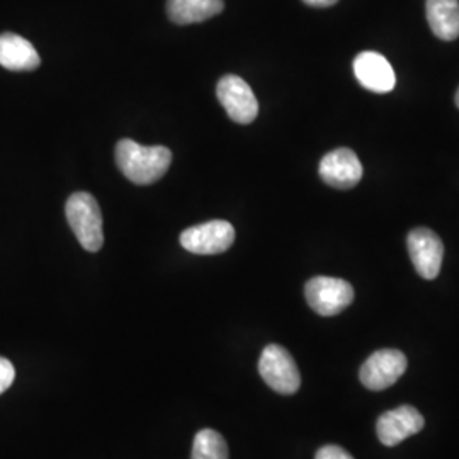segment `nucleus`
I'll list each match as a JSON object with an SVG mask.
<instances>
[{"mask_svg":"<svg viewBox=\"0 0 459 459\" xmlns=\"http://www.w3.org/2000/svg\"><path fill=\"white\" fill-rule=\"evenodd\" d=\"M354 75L364 89L386 94L394 91L396 77L392 64L377 51H362L354 60Z\"/></svg>","mask_w":459,"mask_h":459,"instance_id":"9b49d317","label":"nucleus"},{"mask_svg":"<svg viewBox=\"0 0 459 459\" xmlns=\"http://www.w3.org/2000/svg\"><path fill=\"white\" fill-rule=\"evenodd\" d=\"M426 13L429 26L439 39H458L459 0H427Z\"/></svg>","mask_w":459,"mask_h":459,"instance_id":"ddd939ff","label":"nucleus"},{"mask_svg":"<svg viewBox=\"0 0 459 459\" xmlns=\"http://www.w3.org/2000/svg\"><path fill=\"white\" fill-rule=\"evenodd\" d=\"M305 296L313 312L333 316L354 301V288L344 279L316 276L307 282Z\"/></svg>","mask_w":459,"mask_h":459,"instance_id":"20e7f679","label":"nucleus"},{"mask_svg":"<svg viewBox=\"0 0 459 459\" xmlns=\"http://www.w3.org/2000/svg\"><path fill=\"white\" fill-rule=\"evenodd\" d=\"M259 373L265 385L281 394H295L301 386V375L293 356L278 344L264 349L259 359Z\"/></svg>","mask_w":459,"mask_h":459,"instance_id":"7ed1b4c3","label":"nucleus"},{"mask_svg":"<svg viewBox=\"0 0 459 459\" xmlns=\"http://www.w3.org/2000/svg\"><path fill=\"white\" fill-rule=\"evenodd\" d=\"M116 162L126 179L138 186H148L164 178L172 164V152L160 145L143 147L125 138L116 145Z\"/></svg>","mask_w":459,"mask_h":459,"instance_id":"f257e3e1","label":"nucleus"},{"mask_svg":"<svg viewBox=\"0 0 459 459\" xmlns=\"http://www.w3.org/2000/svg\"><path fill=\"white\" fill-rule=\"evenodd\" d=\"M426 426L422 413L411 405H402L394 411H385L377 422V439L381 444L394 447L411 436L419 434Z\"/></svg>","mask_w":459,"mask_h":459,"instance_id":"9d476101","label":"nucleus"},{"mask_svg":"<svg viewBox=\"0 0 459 459\" xmlns=\"http://www.w3.org/2000/svg\"><path fill=\"white\" fill-rule=\"evenodd\" d=\"M315 459H354L345 449H342L341 446H324L322 449L316 451V456Z\"/></svg>","mask_w":459,"mask_h":459,"instance_id":"f3484780","label":"nucleus"},{"mask_svg":"<svg viewBox=\"0 0 459 459\" xmlns=\"http://www.w3.org/2000/svg\"><path fill=\"white\" fill-rule=\"evenodd\" d=\"M409 254L415 271L424 279H436L443 265V240L429 229L411 230L407 238Z\"/></svg>","mask_w":459,"mask_h":459,"instance_id":"6e6552de","label":"nucleus"},{"mask_svg":"<svg viewBox=\"0 0 459 459\" xmlns=\"http://www.w3.org/2000/svg\"><path fill=\"white\" fill-rule=\"evenodd\" d=\"M235 242V229L229 221L213 220L196 227L184 230L181 246L197 255H216L227 252Z\"/></svg>","mask_w":459,"mask_h":459,"instance_id":"423d86ee","label":"nucleus"},{"mask_svg":"<svg viewBox=\"0 0 459 459\" xmlns=\"http://www.w3.org/2000/svg\"><path fill=\"white\" fill-rule=\"evenodd\" d=\"M41 64L33 45L14 33L0 34V65L13 72H31Z\"/></svg>","mask_w":459,"mask_h":459,"instance_id":"f8f14e48","label":"nucleus"},{"mask_svg":"<svg viewBox=\"0 0 459 459\" xmlns=\"http://www.w3.org/2000/svg\"><path fill=\"white\" fill-rule=\"evenodd\" d=\"M225 9L223 0H167V14L172 22L187 26L204 22Z\"/></svg>","mask_w":459,"mask_h":459,"instance_id":"4468645a","label":"nucleus"},{"mask_svg":"<svg viewBox=\"0 0 459 459\" xmlns=\"http://www.w3.org/2000/svg\"><path fill=\"white\" fill-rule=\"evenodd\" d=\"M216 96L235 123L248 125L259 115V102L250 85L238 75H225L216 85Z\"/></svg>","mask_w":459,"mask_h":459,"instance_id":"0eeeda50","label":"nucleus"},{"mask_svg":"<svg viewBox=\"0 0 459 459\" xmlns=\"http://www.w3.org/2000/svg\"><path fill=\"white\" fill-rule=\"evenodd\" d=\"M66 220L81 246L89 252H98L104 246L102 213L96 197L89 193H75L68 197Z\"/></svg>","mask_w":459,"mask_h":459,"instance_id":"f03ea898","label":"nucleus"},{"mask_svg":"<svg viewBox=\"0 0 459 459\" xmlns=\"http://www.w3.org/2000/svg\"><path fill=\"white\" fill-rule=\"evenodd\" d=\"M191 459H229L227 441L213 429H203L195 437Z\"/></svg>","mask_w":459,"mask_h":459,"instance_id":"2eb2a0df","label":"nucleus"},{"mask_svg":"<svg viewBox=\"0 0 459 459\" xmlns=\"http://www.w3.org/2000/svg\"><path fill=\"white\" fill-rule=\"evenodd\" d=\"M407 356L398 349H381L373 352L359 371L362 385L371 392H383L403 377L407 371Z\"/></svg>","mask_w":459,"mask_h":459,"instance_id":"39448f33","label":"nucleus"},{"mask_svg":"<svg viewBox=\"0 0 459 459\" xmlns=\"http://www.w3.org/2000/svg\"><path fill=\"white\" fill-rule=\"evenodd\" d=\"M307 5H312V7H332L335 5L339 0H303Z\"/></svg>","mask_w":459,"mask_h":459,"instance_id":"a211bd4d","label":"nucleus"},{"mask_svg":"<svg viewBox=\"0 0 459 459\" xmlns=\"http://www.w3.org/2000/svg\"><path fill=\"white\" fill-rule=\"evenodd\" d=\"M14 377H16V369L13 362L7 361L5 358H0V394L11 388V385L14 383Z\"/></svg>","mask_w":459,"mask_h":459,"instance_id":"dca6fc26","label":"nucleus"},{"mask_svg":"<svg viewBox=\"0 0 459 459\" xmlns=\"http://www.w3.org/2000/svg\"><path fill=\"white\" fill-rule=\"evenodd\" d=\"M456 106H458V108H459V89H458V92H456Z\"/></svg>","mask_w":459,"mask_h":459,"instance_id":"6ab92c4d","label":"nucleus"},{"mask_svg":"<svg viewBox=\"0 0 459 459\" xmlns=\"http://www.w3.org/2000/svg\"><path fill=\"white\" fill-rule=\"evenodd\" d=\"M320 178L335 189H352L362 179V164L351 148H337L328 152L320 160Z\"/></svg>","mask_w":459,"mask_h":459,"instance_id":"1a4fd4ad","label":"nucleus"}]
</instances>
